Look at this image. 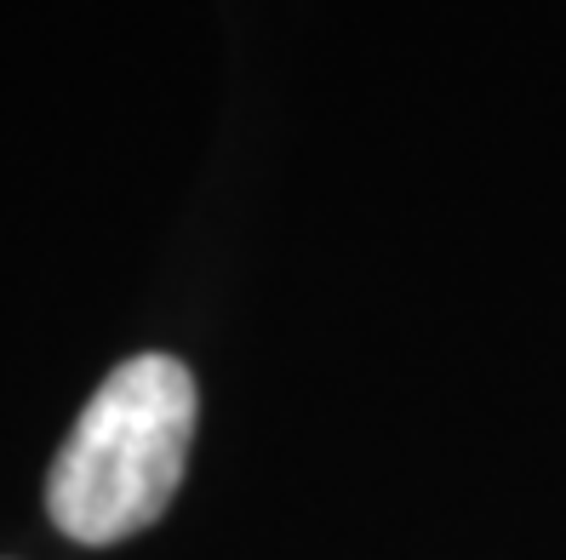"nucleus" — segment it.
<instances>
[{"label":"nucleus","mask_w":566,"mask_h":560,"mask_svg":"<svg viewBox=\"0 0 566 560\" xmlns=\"http://www.w3.org/2000/svg\"><path fill=\"white\" fill-rule=\"evenodd\" d=\"M195 441V378L172 355H132L97 383L52 457L46 515L75 543H120L166 515Z\"/></svg>","instance_id":"f257e3e1"}]
</instances>
